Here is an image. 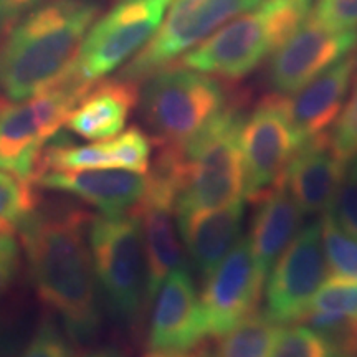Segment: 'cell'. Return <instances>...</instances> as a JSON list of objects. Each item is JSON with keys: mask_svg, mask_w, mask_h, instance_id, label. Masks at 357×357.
Listing matches in <instances>:
<instances>
[{"mask_svg": "<svg viewBox=\"0 0 357 357\" xmlns=\"http://www.w3.org/2000/svg\"><path fill=\"white\" fill-rule=\"evenodd\" d=\"M89 220V213L77 205H37L17 229L38 298L77 344L91 342L101 328Z\"/></svg>", "mask_w": 357, "mask_h": 357, "instance_id": "6da1fadb", "label": "cell"}, {"mask_svg": "<svg viewBox=\"0 0 357 357\" xmlns=\"http://www.w3.org/2000/svg\"><path fill=\"white\" fill-rule=\"evenodd\" d=\"M98 12L96 0H47L17 22L0 40V108L63 77Z\"/></svg>", "mask_w": 357, "mask_h": 357, "instance_id": "7a4b0ae2", "label": "cell"}, {"mask_svg": "<svg viewBox=\"0 0 357 357\" xmlns=\"http://www.w3.org/2000/svg\"><path fill=\"white\" fill-rule=\"evenodd\" d=\"M243 119L238 102H229L187 141L159 147L151 167L176 185V213L208 211L243 200Z\"/></svg>", "mask_w": 357, "mask_h": 357, "instance_id": "3957f363", "label": "cell"}, {"mask_svg": "<svg viewBox=\"0 0 357 357\" xmlns=\"http://www.w3.org/2000/svg\"><path fill=\"white\" fill-rule=\"evenodd\" d=\"M312 0H261L178 58L185 68L240 79L258 68L310 17Z\"/></svg>", "mask_w": 357, "mask_h": 357, "instance_id": "277c9868", "label": "cell"}, {"mask_svg": "<svg viewBox=\"0 0 357 357\" xmlns=\"http://www.w3.org/2000/svg\"><path fill=\"white\" fill-rule=\"evenodd\" d=\"M142 82L141 121L159 147L187 141L229 105L227 89L217 78L181 65L166 66Z\"/></svg>", "mask_w": 357, "mask_h": 357, "instance_id": "5b68a950", "label": "cell"}, {"mask_svg": "<svg viewBox=\"0 0 357 357\" xmlns=\"http://www.w3.org/2000/svg\"><path fill=\"white\" fill-rule=\"evenodd\" d=\"M98 289L114 323L134 328L146 306V257L141 223L132 211L98 213L88 225Z\"/></svg>", "mask_w": 357, "mask_h": 357, "instance_id": "8992f818", "label": "cell"}, {"mask_svg": "<svg viewBox=\"0 0 357 357\" xmlns=\"http://www.w3.org/2000/svg\"><path fill=\"white\" fill-rule=\"evenodd\" d=\"M93 84L65 71L55 83L29 100L0 108V171L32 182L45 146L50 142Z\"/></svg>", "mask_w": 357, "mask_h": 357, "instance_id": "52a82bcc", "label": "cell"}, {"mask_svg": "<svg viewBox=\"0 0 357 357\" xmlns=\"http://www.w3.org/2000/svg\"><path fill=\"white\" fill-rule=\"evenodd\" d=\"M171 0H118L93 22L66 73L84 84L126 65L158 32Z\"/></svg>", "mask_w": 357, "mask_h": 357, "instance_id": "ba28073f", "label": "cell"}, {"mask_svg": "<svg viewBox=\"0 0 357 357\" xmlns=\"http://www.w3.org/2000/svg\"><path fill=\"white\" fill-rule=\"evenodd\" d=\"M261 0H171L158 32L124 65L119 78L139 83L194 50Z\"/></svg>", "mask_w": 357, "mask_h": 357, "instance_id": "9c48e42d", "label": "cell"}, {"mask_svg": "<svg viewBox=\"0 0 357 357\" xmlns=\"http://www.w3.org/2000/svg\"><path fill=\"white\" fill-rule=\"evenodd\" d=\"M303 144L287 96L275 93L258 101L252 113L245 114L240 131L245 197L257 202L273 189Z\"/></svg>", "mask_w": 357, "mask_h": 357, "instance_id": "30bf717a", "label": "cell"}, {"mask_svg": "<svg viewBox=\"0 0 357 357\" xmlns=\"http://www.w3.org/2000/svg\"><path fill=\"white\" fill-rule=\"evenodd\" d=\"M326 276L321 218H316L310 225H303L268 271L263 287L265 314L278 324L306 318Z\"/></svg>", "mask_w": 357, "mask_h": 357, "instance_id": "8fae6325", "label": "cell"}, {"mask_svg": "<svg viewBox=\"0 0 357 357\" xmlns=\"http://www.w3.org/2000/svg\"><path fill=\"white\" fill-rule=\"evenodd\" d=\"M265 280L260 276L247 236L240 238L204 280L200 296L207 337H223L257 310Z\"/></svg>", "mask_w": 357, "mask_h": 357, "instance_id": "7c38bea8", "label": "cell"}, {"mask_svg": "<svg viewBox=\"0 0 357 357\" xmlns=\"http://www.w3.org/2000/svg\"><path fill=\"white\" fill-rule=\"evenodd\" d=\"M356 48L357 30L336 32L321 25L310 13L271 55L268 83L278 95H293Z\"/></svg>", "mask_w": 357, "mask_h": 357, "instance_id": "4fadbf2b", "label": "cell"}, {"mask_svg": "<svg viewBox=\"0 0 357 357\" xmlns=\"http://www.w3.org/2000/svg\"><path fill=\"white\" fill-rule=\"evenodd\" d=\"M153 305L146 356H187L207 337L200 296L189 265L169 273Z\"/></svg>", "mask_w": 357, "mask_h": 357, "instance_id": "5bb4252c", "label": "cell"}, {"mask_svg": "<svg viewBox=\"0 0 357 357\" xmlns=\"http://www.w3.org/2000/svg\"><path fill=\"white\" fill-rule=\"evenodd\" d=\"M177 190L166 177L149 171L147 189L132 208L141 223L146 257V306L151 305L171 271L189 265L176 229Z\"/></svg>", "mask_w": 357, "mask_h": 357, "instance_id": "9a60e30c", "label": "cell"}, {"mask_svg": "<svg viewBox=\"0 0 357 357\" xmlns=\"http://www.w3.org/2000/svg\"><path fill=\"white\" fill-rule=\"evenodd\" d=\"M151 167V137L132 126L109 139L89 144H71L56 134L45 146L37 174L45 171H86V169H123L146 174ZM35 174V176H37Z\"/></svg>", "mask_w": 357, "mask_h": 357, "instance_id": "2e32d148", "label": "cell"}, {"mask_svg": "<svg viewBox=\"0 0 357 357\" xmlns=\"http://www.w3.org/2000/svg\"><path fill=\"white\" fill-rule=\"evenodd\" d=\"M33 185L77 197L105 215H121L144 197L147 177L123 169L45 171L33 177Z\"/></svg>", "mask_w": 357, "mask_h": 357, "instance_id": "e0dca14e", "label": "cell"}, {"mask_svg": "<svg viewBox=\"0 0 357 357\" xmlns=\"http://www.w3.org/2000/svg\"><path fill=\"white\" fill-rule=\"evenodd\" d=\"M344 169L346 159L336 153L329 134H324L298 149L281 182L305 215H324L331 211Z\"/></svg>", "mask_w": 357, "mask_h": 357, "instance_id": "ac0fdd59", "label": "cell"}, {"mask_svg": "<svg viewBox=\"0 0 357 357\" xmlns=\"http://www.w3.org/2000/svg\"><path fill=\"white\" fill-rule=\"evenodd\" d=\"M243 215V200L208 211L177 213L182 247L199 278H207L238 242Z\"/></svg>", "mask_w": 357, "mask_h": 357, "instance_id": "d6986e66", "label": "cell"}, {"mask_svg": "<svg viewBox=\"0 0 357 357\" xmlns=\"http://www.w3.org/2000/svg\"><path fill=\"white\" fill-rule=\"evenodd\" d=\"M356 68L357 53L352 52L288 98L289 113L303 141L329 134L344 106Z\"/></svg>", "mask_w": 357, "mask_h": 357, "instance_id": "ffe728a7", "label": "cell"}, {"mask_svg": "<svg viewBox=\"0 0 357 357\" xmlns=\"http://www.w3.org/2000/svg\"><path fill=\"white\" fill-rule=\"evenodd\" d=\"M137 101V83L119 77L98 82L71 111L65 128L89 142L109 139L124 131Z\"/></svg>", "mask_w": 357, "mask_h": 357, "instance_id": "44dd1931", "label": "cell"}, {"mask_svg": "<svg viewBox=\"0 0 357 357\" xmlns=\"http://www.w3.org/2000/svg\"><path fill=\"white\" fill-rule=\"evenodd\" d=\"M305 225V213L300 211L283 182L276 184L257 200L250 234L247 236L260 276L266 280L268 271L289 242Z\"/></svg>", "mask_w": 357, "mask_h": 357, "instance_id": "7402d4cb", "label": "cell"}, {"mask_svg": "<svg viewBox=\"0 0 357 357\" xmlns=\"http://www.w3.org/2000/svg\"><path fill=\"white\" fill-rule=\"evenodd\" d=\"M281 333L265 311H253L222 337L217 357H271Z\"/></svg>", "mask_w": 357, "mask_h": 357, "instance_id": "603a6c76", "label": "cell"}, {"mask_svg": "<svg viewBox=\"0 0 357 357\" xmlns=\"http://www.w3.org/2000/svg\"><path fill=\"white\" fill-rule=\"evenodd\" d=\"M321 235L328 276L357 280V238L337 225L331 212L321 215Z\"/></svg>", "mask_w": 357, "mask_h": 357, "instance_id": "cb8c5ba5", "label": "cell"}, {"mask_svg": "<svg viewBox=\"0 0 357 357\" xmlns=\"http://www.w3.org/2000/svg\"><path fill=\"white\" fill-rule=\"evenodd\" d=\"M37 205L38 197L32 182L0 171V235L19 229Z\"/></svg>", "mask_w": 357, "mask_h": 357, "instance_id": "d4e9b609", "label": "cell"}, {"mask_svg": "<svg viewBox=\"0 0 357 357\" xmlns=\"http://www.w3.org/2000/svg\"><path fill=\"white\" fill-rule=\"evenodd\" d=\"M271 357H341L336 347L310 324L281 328Z\"/></svg>", "mask_w": 357, "mask_h": 357, "instance_id": "484cf974", "label": "cell"}, {"mask_svg": "<svg viewBox=\"0 0 357 357\" xmlns=\"http://www.w3.org/2000/svg\"><path fill=\"white\" fill-rule=\"evenodd\" d=\"M329 312L357 319V280L326 276L312 298L310 311Z\"/></svg>", "mask_w": 357, "mask_h": 357, "instance_id": "4316f807", "label": "cell"}, {"mask_svg": "<svg viewBox=\"0 0 357 357\" xmlns=\"http://www.w3.org/2000/svg\"><path fill=\"white\" fill-rule=\"evenodd\" d=\"M329 212L342 230L357 238V155L346 160L344 174Z\"/></svg>", "mask_w": 357, "mask_h": 357, "instance_id": "83f0119b", "label": "cell"}, {"mask_svg": "<svg viewBox=\"0 0 357 357\" xmlns=\"http://www.w3.org/2000/svg\"><path fill=\"white\" fill-rule=\"evenodd\" d=\"M329 139L342 159L347 160L352 155H357V68L344 106L329 132Z\"/></svg>", "mask_w": 357, "mask_h": 357, "instance_id": "f1b7e54d", "label": "cell"}, {"mask_svg": "<svg viewBox=\"0 0 357 357\" xmlns=\"http://www.w3.org/2000/svg\"><path fill=\"white\" fill-rule=\"evenodd\" d=\"M20 357H71L70 339L60 326L47 319L30 339Z\"/></svg>", "mask_w": 357, "mask_h": 357, "instance_id": "f546056e", "label": "cell"}, {"mask_svg": "<svg viewBox=\"0 0 357 357\" xmlns=\"http://www.w3.org/2000/svg\"><path fill=\"white\" fill-rule=\"evenodd\" d=\"M311 17L336 32L357 30V0H318Z\"/></svg>", "mask_w": 357, "mask_h": 357, "instance_id": "4dcf8cb0", "label": "cell"}, {"mask_svg": "<svg viewBox=\"0 0 357 357\" xmlns=\"http://www.w3.org/2000/svg\"><path fill=\"white\" fill-rule=\"evenodd\" d=\"M20 268V242L13 234L0 235V296L12 287Z\"/></svg>", "mask_w": 357, "mask_h": 357, "instance_id": "1f68e13d", "label": "cell"}, {"mask_svg": "<svg viewBox=\"0 0 357 357\" xmlns=\"http://www.w3.org/2000/svg\"><path fill=\"white\" fill-rule=\"evenodd\" d=\"M43 2L47 0H0V38Z\"/></svg>", "mask_w": 357, "mask_h": 357, "instance_id": "d6a6232c", "label": "cell"}, {"mask_svg": "<svg viewBox=\"0 0 357 357\" xmlns=\"http://www.w3.org/2000/svg\"><path fill=\"white\" fill-rule=\"evenodd\" d=\"M84 357H126L121 351L114 349V347H106V349H98L95 352H89Z\"/></svg>", "mask_w": 357, "mask_h": 357, "instance_id": "836d02e7", "label": "cell"}, {"mask_svg": "<svg viewBox=\"0 0 357 357\" xmlns=\"http://www.w3.org/2000/svg\"><path fill=\"white\" fill-rule=\"evenodd\" d=\"M192 357H217V352L213 349H208V347H205V349L195 351Z\"/></svg>", "mask_w": 357, "mask_h": 357, "instance_id": "e575fe53", "label": "cell"}, {"mask_svg": "<svg viewBox=\"0 0 357 357\" xmlns=\"http://www.w3.org/2000/svg\"><path fill=\"white\" fill-rule=\"evenodd\" d=\"M187 356H189V354H187ZM146 357H155V356H146ZM181 357H185V356H181Z\"/></svg>", "mask_w": 357, "mask_h": 357, "instance_id": "d590c367", "label": "cell"}, {"mask_svg": "<svg viewBox=\"0 0 357 357\" xmlns=\"http://www.w3.org/2000/svg\"><path fill=\"white\" fill-rule=\"evenodd\" d=\"M192 356H194V352H190V354H189V356H185V357H192Z\"/></svg>", "mask_w": 357, "mask_h": 357, "instance_id": "8d00e7d4", "label": "cell"}, {"mask_svg": "<svg viewBox=\"0 0 357 357\" xmlns=\"http://www.w3.org/2000/svg\"><path fill=\"white\" fill-rule=\"evenodd\" d=\"M341 357H344V356H341Z\"/></svg>", "mask_w": 357, "mask_h": 357, "instance_id": "74e56055", "label": "cell"}]
</instances>
